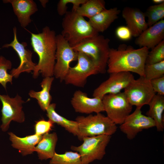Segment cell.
<instances>
[{"mask_svg": "<svg viewBox=\"0 0 164 164\" xmlns=\"http://www.w3.org/2000/svg\"><path fill=\"white\" fill-rule=\"evenodd\" d=\"M0 100L2 104L0 128L2 131L5 132L8 130L12 121L19 123L25 121L22 105L24 102L20 96L17 94L15 97H11L8 95L0 94Z\"/></svg>", "mask_w": 164, "mask_h": 164, "instance_id": "obj_11", "label": "cell"}, {"mask_svg": "<svg viewBox=\"0 0 164 164\" xmlns=\"http://www.w3.org/2000/svg\"><path fill=\"white\" fill-rule=\"evenodd\" d=\"M53 77H44L40 83L42 89L39 91L30 90L29 94L30 97L36 99L41 109L44 111L51 104L52 97L50 94L52 83L54 80Z\"/></svg>", "mask_w": 164, "mask_h": 164, "instance_id": "obj_23", "label": "cell"}, {"mask_svg": "<svg viewBox=\"0 0 164 164\" xmlns=\"http://www.w3.org/2000/svg\"><path fill=\"white\" fill-rule=\"evenodd\" d=\"M130 103L136 107L149 105L156 94L150 81L143 77L134 79L124 89V92Z\"/></svg>", "mask_w": 164, "mask_h": 164, "instance_id": "obj_10", "label": "cell"}, {"mask_svg": "<svg viewBox=\"0 0 164 164\" xmlns=\"http://www.w3.org/2000/svg\"><path fill=\"white\" fill-rule=\"evenodd\" d=\"M122 13L132 36L138 37L148 27L145 13L139 9L127 6L123 9Z\"/></svg>", "mask_w": 164, "mask_h": 164, "instance_id": "obj_17", "label": "cell"}, {"mask_svg": "<svg viewBox=\"0 0 164 164\" xmlns=\"http://www.w3.org/2000/svg\"><path fill=\"white\" fill-rule=\"evenodd\" d=\"M164 20L148 27L136 39L135 43L140 47L152 49L163 40Z\"/></svg>", "mask_w": 164, "mask_h": 164, "instance_id": "obj_16", "label": "cell"}, {"mask_svg": "<svg viewBox=\"0 0 164 164\" xmlns=\"http://www.w3.org/2000/svg\"><path fill=\"white\" fill-rule=\"evenodd\" d=\"M103 0H87L84 3L72 10L78 15L89 19L106 9Z\"/></svg>", "mask_w": 164, "mask_h": 164, "instance_id": "obj_25", "label": "cell"}, {"mask_svg": "<svg viewBox=\"0 0 164 164\" xmlns=\"http://www.w3.org/2000/svg\"><path fill=\"white\" fill-rule=\"evenodd\" d=\"M71 104L77 112L91 114L104 111L101 99L98 97H89L87 94L80 90L74 92Z\"/></svg>", "mask_w": 164, "mask_h": 164, "instance_id": "obj_15", "label": "cell"}, {"mask_svg": "<svg viewBox=\"0 0 164 164\" xmlns=\"http://www.w3.org/2000/svg\"><path fill=\"white\" fill-rule=\"evenodd\" d=\"M141 108L136 107L135 111L129 114L124 122L120 125L121 131L125 134L128 139H134L143 130L155 126L154 120L142 114Z\"/></svg>", "mask_w": 164, "mask_h": 164, "instance_id": "obj_12", "label": "cell"}, {"mask_svg": "<svg viewBox=\"0 0 164 164\" xmlns=\"http://www.w3.org/2000/svg\"><path fill=\"white\" fill-rule=\"evenodd\" d=\"M145 13L148 18L147 23L148 27H150L164 18V2L149 6Z\"/></svg>", "mask_w": 164, "mask_h": 164, "instance_id": "obj_27", "label": "cell"}, {"mask_svg": "<svg viewBox=\"0 0 164 164\" xmlns=\"http://www.w3.org/2000/svg\"><path fill=\"white\" fill-rule=\"evenodd\" d=\"M153 2L154 3L157 4V5L161 4L164 2V0H153Z\"/></svg>", "mask_w": 164, "mask_h": 164, "instance_id": "obj_36", "label": "cell"}, {"mask_svg": "<svg viewBox=\"0 0 164 164\" xmlns=\"http://www.w3.org/2000/svg\"><path fill=\"white\" fill-rule=\"evenodd\" d=\"M111 137V136L105 135L84 137L81 145H72L71 149L79 153L82 164H89L96 160L103 159Z\"/></svg>", "mask_w": 164, "mask_h": 164, "instance_id": "obj_6", "label": "cell"}, {"mask_svg": "<svg viewBox=\"0 0 164 164\" xmlns=\"http://www.w3.org/2000/svg\"><path fill=\"white\" fill-rule=\"evenodd\" d=\"M50 164H82L80 156L77 152L67 151L63 154L55 153Z\"/></svg>", "mask_w": 164, "mask_h": 164, "instance_id": "obj_26", "label": "cell"}, {"mask_svg": "<svg viewBox=\"0 0 164 164\" xmlns=\"http://www.w3.org/2000/svg\"><path fill=\"white\" fill-rule=\"evenodd\" d=\"M12 63L9 60L2 56H0V84L5 89H6V84L12 83L13 76L8 73L7 70L12 68Z\"/></svg>", "mask_w": 164, "mask_h": 164, "instance_id": "obj_29", "label": "cell"}, {"mask_svg": "<svg viewBox=\"0 0 164 164\" xmlns=\"http://www.w3.org/2000/svg\"><path fill=\"white\" fill-rule=\"evenodd\" d=\"M5 3H10L21 26L26 27L32 20L31 16L38 10L36 3L32 0H4Z\"/></svg>", "mask_w": 164, "mask_h": 164, "instance_id": "obj_18", "label": "cell"}, {"mask_svg": "<svg viewBox=\"0 0 164 164\" xmlns=\"http://www.w3.org/2000/svg\"><path fill=\"white\" fill-rule=\"evenodd\" d=\"M144 72V77L149 81L164 76V60L153 64H145Z\"/></svg>", "mask_w": 164, "mask_h": 164, "instance_id": "obj_28", "label": "cell"}, {"mask_svg": "<svg viewBox=\"0 0 164 164\" xmlns=\"http://www.w3.org/2000/svg\"><path fill=\"white\" fill-rule=\"evenodd\" d=\"M77 60L74 66L70 67L64 81L67 84L82 87L84 86L89 76L99 73L94 62L85 54L78 52Z\"/></svg>", "mask_w": 164, "mask_h": 164, "instance_id": "obj_8", "label": "cell"}, {"mask_svg": "<svg viewBox=\"0 0 164 164\" xmlns=\"http://www.w3.org/2000/svg\"><path fill=\"white\" fill-rule=\"evenodd\" d=\"M71 0H60L57 5V10L58 14L60 16L64 15L67 12V5L70 2Z\"/></svg>", "mask_w": 164, "mask_h": 164, "instance_id": "obj_34", "label": "cell"}, {"mask_svg": "<svg viewBox=\"0 0 164 164\" xmlns=\"http://www.w3.org/2000/svg\"><path fill=\"white\" fill-rule=\"evenodd\" d=\"M54 123L50 120L41 119L36 122L34 125L35 134L43 135L49 133L53 126Z\"/></svg>", "mask_w": 164, "mask_h": 164, "instance_id": "obj_31", "label": "cell"}, {"mask_svg": "<svg viewBox=\"0 0 164 164\" xmlns=\"http://www.w3.org/2000/svg\"><path fill=\"white\" fill-rule=\"evenodd\" d=\"M30 33L31 46L39 57L38 63L33 71V77H37L39 73L44 78L53 77L56 50L55 32L46 26L41 32Z\"/></svg>", "mask_w": 164, "mask_h": 164, "instance_id": "obj_2", "label": "cell"}, {"mask_svg": "<svg viewBox=\"0 0 164 164\" xmlns=\"http://www.w3.org/2000/svg\"><path fill=\"white\" fill-rule=\"evenodd\" d=\"M39 1L42 6L44 8L46 7V3L48 2V0H40Z\"/></svg>", "mask_w": 164, "mask_h": 164, "instance_id": "obj_35", "label": "cell"}, {"mask_svg": "<svg viewBox=\"0 0 164 164\" xmlns=\"http://www.w3.org/2000/svg\"><path fill=\"white\" fill-rule=\"evenodd\" d=\"M56 104H51L46 109V115L54 123L63 127L67 131L78 137V125L76 121L69 120L57 113L56 110Z\"/></svg>", "mask_w": 164, "mask_h": 164, "instance_id": "obj_24", "label": "cell"}, {"mask_svg": "<svg viewBox=\"0 0 164 164\" xmlns=\"http://www.w3.org/2000/svg\"><path fill=\"white\" fill-rule=\"evenodd\" d=\"M152 88L155 93L164 95V76L150 81Z\"/></svg>", "mask_w": 164, "mask_h": 164, "instance_id": "obj_33", "label": "cell"}, {"mask_svg": "<svg viewBox=\"0 0 164 164\" xmlns=\"http://www.w3.org/2000/svg\"><path fill=\"white\" fill-rule=\"evenodd\" d=\"M102 100L107 116L116 125H121L132 111V106L124 92L106 94Z\"/></svg>", "mask_w": 164, "mask_h": 164, "instance_id": "obj_7", "label": "cell"}, {"mask_svg": "<svg viewBox=\"0 0 164 164\" xmlns=\"http://www.w3.org/2000/svg\"><path fill=\"white\" fill-rule=\"evenodd\" d=\"M8 134L12 146L18 150L23 156L32 153L34 152L35 146L42 136L34 134L24 137H20L11 132L8 133Z\"/></svg>", "mask_w": 164, "mask_h": 164, "instance_id": "obj_19", "label": "cell"}, {"mask_svg": "<svg viewBox=\"0 0 164 164\" xmlns=\"http://www.w3.org/2000/svg\"><path fill=\"white\" fill-rule=\"evenodd\" d=\"M109 78L94 91L93 96L102 99L105 95L115 94L125 89L134 79L131 72H121L110 73Z\"/></svg>", "mask_w": 164, "mask_h": 164, "instance_id": "obj_14", "label": "cell"}, {"mask_svg": "<svg viewBox=\"0 0 164 164\" xmlns=\"http://www.w3.org/2000/svg\"><path fill=\"white\" fill-rule=\"evenodd\" d=\"M78 125V138L82 140L86 137L105 135L111 136L117 127L108 117L101 113L87 116H78L75 119Z\"/></svg>", "mask_w": 164, "mask_h": 164, "instance_id": "obj_5", "label": "cell"}, {"mask_svg": "<svg viewBox=\"0 0 164 164\" xmlns=\"http://www.w3.org/2000/svg\"><path fill=\"white\" fill-rule=\"evenodd\" d=\"M149 110L146 116L154 121L157 131L162 132L164 129L163 113L164 110V97L159 94H155L149 104Z\"/></svg>", "mask_w": 164, "mask_h": 164, "instance_id": "obj_22", "label": "cell"}, {"mask_svg": "<svg viewBox=\"0 0 164 164\" xmlns=\"http://www.w3.org/2000/svg\"><path fill=\"white\" fill-rule=\"evenodd\" d=\"M164 60V40L152 49L147 56L145 64H151Z\"/></svg>", "mask_w": 164, "mask_h": 164, "instance_id": "obj_30", "label": "cell"}, {"mask_svg": "<svg viewBox=\"0 0 164 164\" xmlns=\"http://www.w3.org/2000/svg\"><path fill=\"white\" fill-rule=\"evenodd\" d=\"M120 11L117 7L103 10L90 18L88 22L98 32L107 30L111 24L118 17Z\"/></svg>", "mask_w": 164, "mask_h": 164, "instance_id": "obj_20", "label": "cell"}, {"mask_svg": "<svg viewBox=\"0 0 164 164\" xmlns=\"http://www.w3.org/2000/svg\"><path fill=\"white\" fill-rule=\"evenodd\" d=\"M62 26L61 34L72 47L87 38L99 34L88 21L72 10L67 11L64 15Z\"/></svg>", "mask_w": 164, "mask_h": 164, "instance_id": "obj_3", "label": "cell"}, {"mask_svg": "<svg viewBox=\"0 0 164 164\" xmlns=\"http://www.w3.org/2000/svg\"><path fill=\"white\" fill-rule=\"evenodd\" d=\"M149 52L146 47L135 49L125 44L120 45L117 49L110 48L107 72L110 74L132 72L144 77V67Z\"/></svg>", "mask_w": 164, "mask_h": 164, "instance_id": "obj_1", "label": "cell"}, {"mask_svg": "<svg viewBox=\"0 0 164 164\" xmlns=\"http://www.w3.org/2000/svg\"><path fill=\"white\" fill-rule=\"evenodd\" d=\"M115 33L119 39L124 41L130 40L132 36L131 30L127 26H119L116 29Z\"/></svg>", "mask_w": 164, "mask_h": 164, "instance_id": "obj_32", "label": "cell"}, {"mask_svg": "<svg viewBox=\"0 0 164 164\" xmlns=\"http://www.w3.org/2000/svg\"><path fill=\"white\" fill-rule=\"evenodd\" d=\"M110 39L102 35L87 38L72 47L77 52L90 57L96 66L99 73L106 72L110 48Z\"/></svg>", "mask_w": 164, "mask_h": 164, "instance_id": "obj_4", "label": "cell"}, {"mask_svg": "<svg viewBox=\"0 0 164 164\" xmlns=\"http://www.w3.org/2000/svg\"><path fill=\"white\" fill-rule=\"evenodd\" d=\"M14 39L9 43L3 45L2 48H12L17 53L20 60V63L16 68L12 69L10 73L13 77L18 78L20 73L23 72L29 73L33 71L36 64L32 60V52L26 48V42L20 43L17 36V29L13 28Z\"/></svg>", "mask_w": 164, "mask_h": 164, "instance_id": "obj_13", "label": "cell"}, {"mask_svg": "<svg viewBox=\"0 0 164 164\" xmlns=\"http://www.w3.org/2000/svg\"><path fill=\"white\" fill-rule=\"evenodd\" d=\"M58 140L56 133H48L42 135V138L35 148L39 159L42 160L51 159L55 152Z\"/></svg>", "mask_w": 164, "mask_h": 164, "instance_id": "obj_21", "label": "cell"}, {"mask_svg": "<svg viewBox=\"0 0 164 164\" xmlns=\"http://www.w3.org/2000/svg\"><path fill=\"white\" fill-rule=\"evenodd\" d=\"M56 50L53 76L64 81L70 67V63L77 60L78 52L75 51L61 34L56 35Z\"/></svg>", "mask_w": 164, "mask_h": 164, "instance_id": "obj_9", "label": "cell"}]
</instances>
